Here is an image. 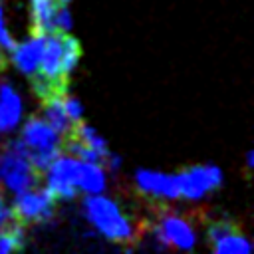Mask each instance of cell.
Wrapping results in <instances>:
<instances>
[{"mask_svg":"<svg viewBox=\"0 0 254 254\" xmlns=\"http://www.w3.org/2000/svg\"><path fill=\"white\" fill-rule=\"evenodd\" d=\"M83 212L87 216V220L107 238L125 246H131L133 242L139 240L141 234V226L135 228L131 224V220L121 212V208L117 206L115 200L107 198V196H99L91 194L83 200Z\"/></svg>","mask_w":254,"mask_h":254,"instance_id":"1","label":"cell"},{"mask_svg":"<svg viewBox=\"0 0 254 254\" xmlns=\"http://www.w3.org/2000/svg\"><path fill=\"white\" fill-rule=\"evenodd\" d=\"M20 141L26 147L30 163L40 173H46L48 167L54 163V159L60 153H64V149H62V135L40 115H32L24 123Z\"/></svg>","mask_w":254,"mask_h":254,"instance_id":"2","label":"cell"},{"mask_svg":"<svg viewBox=\"0 0 254 254\" xmlns=\"http://www.w3.org/2000/svg\"><path fill=\"white\" fill-rule=\"evenodd\" d=\"M40 171L30 163L24 143L8 141L0 149V179L12 192H24L40 183Z\"/></svg>","mask_w":254,"mask_h":254,"instance_id":"3","label":"cell"},{"mask_svg":"<svg viewBox=\"0 0 254 254\" xmlns=\"http://www.w3.org/2000/svg\"><path fill=\"white\" fill-rule=\"evenodd\" d=\"M12 216L20 224H42L52 220L56 210V196L52 190L46 189H28L18 192L14 204L10 206Z\"/></svg>","mask_w":254,"mask_h":254,"instance_id":"4","label":"cell"},{"mask_svg":"<svg viewBox=\"0 0 254 254\" xmlns=\"http://www.w3.org/2000/svg\"><path fill=\"white\" fill-rule=\"evenodd\" d=\"M175 179L179 187V196L196 200L204 196L206 192L220 187L222 173L214 165H196V167H189L181 171L179 175H175Z\"/></svg>","mask_w":254,"mask_h":254,"instance_id":"5","label":"cell"},{"mask_svg":"<svg viewBox=\"0 0 254 254\" xmlns=\"http://www.w3.org/2000/svg\"><path fill=\"white\" fill-rule=\"evenodd\" d=\"M151 230L157 236V240H159L163 250H167V248L190 250L194 246V230L179 214L163 210L161 216L155 222V228H151Z\"/></svg>","mask_w":254,"mask_h":254,"instance_id":"6","label":"cell"},{"mask_svg":"<svg viewBox=\"0 0 254 254\" xmlns=\"http://www.w3.org/2000/svg\"><path fill=\"white\" fill-rule=\"evenodd\" d=\"M75 167L77 161L73 157H64L62 153L48 167V189L56 198H73L77 194Z\"/></svg>","mask_w":254,"mask_h":254,"instance_id":"7","label":"cell"},{"mask_svg":"<svg viewBox=\"0 0 254 254\" xmlns=\"http://www.w3.org/2000/svg\"><path fill=\"white\" fill-rule=\"evenodd\" d=\"M135 183L141 192L151 194L155 198H179L177 179L171 175L143 169L135 173Z\"/></svg>","mask_w":254,"mask_h":254,"instance_id":"8","label":"cell"},{"mask_svg":"<svg viewBox=\"0 0 254 254\" xmlns=\"http://www.w3.org/2000/svg\"><path fill=\"white\" fill-rule=\"evenodd\" d=\"M44 40H46V36L32 34L26 42L16 44L12 48V62L16 64V67L22 73H26V75L36 73V69L40 65L42 50H44Z\"/></svg>","mask_w":254,"mask_h":254,"instance_id":"9","label":"cell"},{"mask_svg":"<svg viewBox=\"0 0 254 254\" xmlns=\"http://www.w3.org/2000/svg\"><path fill=\"white\" fill-rule=\"evenodd\" d=\"M22 115L20 95L12 89L8 81H0V133L12 131Z\"/></svg>","mask_w":254,"mask_h":254,"instance_id":"10","label":"cell"},{"mask_svg":"<svg viewBox=\"0 0 254 254\" xmlns=\"http://www.w3.org/2000/svg\"><path fill=\"white\" fill-rule=\"evenodd\" d=\"M58 6V0H30V32L40 36L54 32V16Z\"/></svg>","mask_w":254,"mask_h":254,"instance_id":"11","label":"cell"},{"mask_svg":"<svg viewBox=\"0 0 254 254\" xmlns=\"http://www.w3.org/2000/svg\"><path fill=\"white\" fill-rule=\"evenodd\" d=\"M64 95H52V97L40 99L42 101V117L62 135V139L69 133V129L73 125V121L67 117V113L64 109Z\"/></svg>","mask_w":254,"mask_h":254,"instance_id":"12","label":"cell"},{"mask_svg":"<svg viewBox=\"0 0 254 254\" xmlns=\"http://www.w3.org/2000/svg\"><path fill=\"white\" fill-rule=\"evenodd\" d=\"M75 187L89 192L97 194L105 189V175L99 163H89V161H77L75 167Z\"/></svg>","mask_w":254,"mask_h":254,"instance_id":"13","label":"cell"},{"mask_svg":"<svg viewBox=\"0 0 254 254\" xmlns=\"http://www.w3.org/2000/svg\"><path fill=\"white\" fill-rule=\"evenodd\" d=\"M210 248L218 254H244L252 250V244L248 242V238L240 232V226H232L228 232H224L222 236H218L214 242H210Z\"/></svg>","mask_w":254,"mask_h":254,"instance_id":"14","label":"cell"},{"mask_svg":"<svg viewBox=\"0 0 254 254\" xmlns=\"http://www.w3.org/2000/svg\"><path fill=\"white\" fill-rule=\"evenodd\" d=\"M67 135L73 137V139H77V141H81V143H85V145L91 147L93 151H97V153L103 157V161H105V157L109 155V149H107L105 141L93 131V127H89V125H87L85 121H81V119H77V121L71 125V129H69Z\"/></svg>","mask_w":254,"mask_h":254,"instance_id":"15","label":"cell"},{"mask_svg":"<svg viewBox=\"0 0 254 254\" xmlns=\"http://www.w3.org/2000/svg\"><path fill=\"white\" fill-rule=\"evenodd\" d=\"M26 246V232H24V224L14 222L8 228L0 230V254H8V252H18Z\"/></svg>","mask_w":254,"mask_h":254,"instance_id":"16","label":"cell"},{"mask_svg":"<svg viewBox=\"0 0 254 254\" xmlns=\"http://www.w3.org/2000/svg\"><path fill=\"white\" fill-rule=\"evenodd\" d=\"M69 28H71V16L65 4H60L54 16V32H69Z\"/></svg>","mask_w":254,"mask_h":254,"instance_id":"17","label":"cell"},{"mask_svg":"<svg viewBox=\"0 0 254 254\" xmlns=\"http://www.w3.org/2000/svg\"><path fill=\"white\" fill-rule=\"evenodd\" d=\"M64 109H65L67 117H69L73 123H75L77 119H81V103H79L75 97H71L69 93L64 95Z\"/></svg>","mask_w":254,"mask_h":254,"instance_id":"18","label":"cell"},{"mask_svg":"<svg viewBox=\"0 0 254 254\" xmlns=\"http://www.w3.org/2000/svg\"><path fill=\"white\" fill-rule=\"evenodd\" d=\"M0 46L4 50H12L16 46V42L12 40L8 28H6V22H4V10H2V4H0Z\"/></svg>","mask_w":254,"mask_h":254,"instance_id":"19","label":"cell"},{"mask_svg":"<svg viewBox=\"0 0 254 254\" xmlns=\"http://www.w3.org/2000/svg\"><path fill=\"white\" fill-rule=\"evenodd\" d=\"M14 222H16V220H14V216H12V210H10V206H6L4 194H2V190H0V230L8 228V226L14 224Z\"/></svg>","mask_w":254,"mask_h":254,"instance_id":"20","label":"cell"},{"mask_svg":"<svg viewBox=\"0 0 254 254\" xmlns=\"http://www.w3.org/2000/svg\"><path fill=\"white\" fill-rule=\"evenodd\" d=\"M6 67V56H4V52H2V46H0V71Z\"/></svg>","mask_w":254,"mask_h":254,"instance_id":"21","label":"cell"},{"mask_svg":"<svg viewBox=\"0 0 254 254\" xmlns=\"http://www.w3.org/2000/svg\"><path fill=\"white\" fill-rule=\"evenodd\" d=\"M58 2H60V4H67L69 0H58Z\"/></svg>","mask_w":254,"mask_h":254,"instance_id":"22","label":"cell"}]
</instances>
